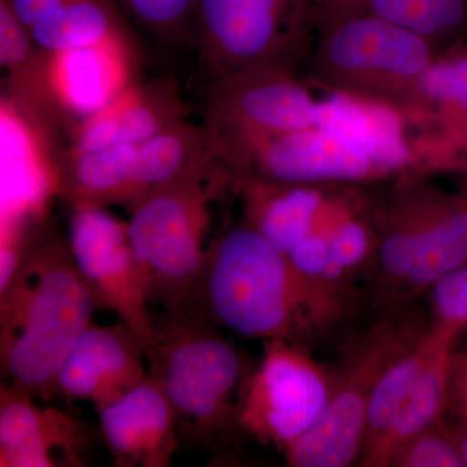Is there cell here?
Listing matches in <instances>:
<instances>
[{"label":"cell","instance_id":"cell-1","mask_svg":"<svg viewBox=\"0 0 467 467\" xmlns=\"http://www.w3.org/2000/svg\"><path fill=\"white\" fill-rule=\"evenodd\" d=\"M98 308L69 242L36 233L0 290V364L7 383L50 400L57 377Z\"/></svg>","mask_w":467,"mask_h":467},{"label":"cell","instance_id":"cell-2","mask_svg":"<svg viewBox=\"0 0 467 467\" xmlns=\"http://www.w3.org/2000/svg\"><path fill=\"white\" fill-rule=\"evenodd\" d=\"M186 312L263 342L297 343L327 326L287 256L244 221L207 245Z\"/></svg>","mask_w":467,"mask_h":467},{"label":"cell","instance_id":"cell-3","mask_svg":"<svg viewBox=\"0 0 467 467\" xmlns=\"http://www.w3.org/2000/svg\"><path fill=\"white\" fill-rule=\"evenodd\" d=\"M144 353L149 377L173 408L181 447L214 450L241 430L239 409L254 370L216 325L196 313L162 310Z\"/></svg>","mask_w":467,"mask_h":467},{"label":"cell","instance_id":"cell-4","mask_svg":"<svg viewBox=\"0 0 467 467\" xmlns=\"http://www.w3.org/2000/svg\"><path fill=\"white\" fill-rule=\"evenodd\" d=\"M310 75L334 94L373 101L416 119L436 42L364 11L317 29Z\"/></svg>","mask_w":467,"mask_h":467},{"label":"cell","instance_id":"cell-5","mask_svg":"<svg viewBox=\"0 0 467 467\" xmlns=\"http://www.w3.org/2000/svg\"><path fill=\"white\" fill-rule=\"evenodd\" d=\"M232 183L216 158L147 193L130 209L129 236L150 301L186 312L204 264L209 205Z\"/></svg>","mask_w":467,"mask_h":467},{"label":"cell","instance_id":"cell-6","mask_svg":"<svg viewBox=\"0 0 467 467\" xmlns=\"http://www.w3.org/2000/svg\"><path fill=\"white\" fill-rule=\"evenodd\" d=\"M426 331L402 316H389L374 326L333 376L330 400L321 418L284 451L288 465L347 467L358 462L374 389L387 368Z\"/></svg>","mask_w":467,"mask_h":467},{"label":"cell","instance_id":"cell-7","mask_svg":"<svg viewBox=\"0 0 467 467\" xmlns=\"http://www.w3.org/2000/svg\"><path fill=\"white\" fill-rule=\"evenodd\" d=\"M202 126L218 164L265 138L317 125L319 103L295 73H205Z\"/></svg>","mask_w":467,"mask_h":467},{"label":"cell","instance_id":"cell-8","mask_svg":"<svg viewBox=\"0 0 467 467\" xmlns=\"http://www.w3.org/2000/svg\"><path fill=\"white\" fill-rule=\"evenodd\" d=\"M239 409V427L257 441L285 451L321 418L333 389V374L296 342H264Z\"/></svg>","mask_w":467,"mask_h":467},{"label":"cell","instance_id":"cell-9","mask_svg":"<svg viewBox=\"0 0 467 467\" xmlns=\"http://www.w3.org/2000/svg\"><path fill=\"white\" fill-rule=\"evenodd\" d=\"M232 183L267 182L358 186L400 180L389 164L361 144L315 125L265 138L226 160Z\"/></svg>","mask_w":467,"mask_h":467},{"label":"cell","instance_id":"cell-10","mask_svg":"<svg viewBox=\"0 0 467 467\" xmlns=\"http://www.w3.org/2000/svg\"><path fill=\"white\" fill-rule=\"evenodd\" d=\"M72 211L67 242L98 308L113 310L146 344L153 328L149 285L131 247L128 223L106 208Z\"/></svg>","mask_w":467,"mask_h":467},{"label":"cell","instance_id":"cell-11","mask_svg":"<svg viewBox=\"0 0 467 467\" xmlns=\"http://www.w3.org/2000/svg\"><path fill=\"white\" fill-rule=\"evenodd\" d=\"M196 45L205 73H295L306 51L266 0H198Z\"/></svg>","mask_w":467,"mask_h":467},{"label":"cell","instance_id":"cell-12","mask_svg":"<svg viewBox=\"0 0 467 467\" xmlns=\"http://www.w3.org/2000/svg\"><path fill=\"white\" fill-rule=\"evenodd\" d=\"M416 242V260L404 284L414 296L467 264V198L444 192L423 174L400 178L383 202Z\"/></svg>","mask_w":467,"mask_h":467},{"label":"cell","instance_id":"cell-13","mask_svg":"<svg viewBox=\"0 0 467 467\" xmlns=\"http://www.w3.org/2000/svg\"><path fill=\"white\" fill-rule=\"evenodd\" d=\"M100 430L60 409L41 407L7 382L0 387V466L88 465Z\"/></svg>","mask_w":467,"mask_h":467},{"label":"cell","instance_id":"cell-14","mask_svg":"<svg viewBox=\"0 0 467 467\" xmlns=\"http://www.w3.org/2000/svg\"><path fill=\"white\" fill-rule=\"evenodd\" d=\"M149 378L144 344L124 322L90 325L57 377V393L90 401L98 411L124 398Z\"/></svg>","mask_w":467,"mask_h":467},{"label":"cell","instance_id":"cell-15","mask_svg":"<svg viewBox=\"0 0 467 467\" xmlns=\"http://www.w3.org/2000/svg\"><path fill=\"white\" fill-rule=\"evenodd\" d=\"M190 109L174 79L159 77L131 84L106 107L77 125L67 150L140 146L187 119Z\"/></svg>","mask_w":467,"mask_h":467},{"label":"cell","instance_id":"cell-16","mask_svg":"<svg viewBox=\"0 0 467 467\" xmlns=\"http://www.w3.org/2000/svg\"><path fill=\"white\" fill-rule=\"evenodd\" d=\"M100 436L119 467H167L181 448L171 402L147 378L99 411Z\"/></svg>","mask_w":467,"mask_h":467},{"label":"cell","instance_id":"cell-17","mask_svg":"<svg viewBox=\"0 0 467 467\" xmlns=\"http://www.w3.org/2000/svg\"><path fill=\"white\" fill-rule=\"evenodd\" d=\"M0 64L14 109L46 137L66 126L73 135L77 124L58 97L51 55L34 42L7 0H0Z\"/></svg>","mask_w":467,"mask_h":467},{"label":"cell","instance_id":"cell-18","mask_svg":"<svg viewBox=\"0 0 467 467\" xmlns=\"http://www.w3.org/2000/svg\"><path fill=\"white\" fill-rule=\"evenodd\" d=\"M418 121L432 126L427 143L430 171H462L467 156V47L436 55L420 91Z\"/></svg>","mask_w":467,"mask_h":467},{"label":"cell","instance_id":"cell-19","mask_svg":"<svg viewBox=\"0 0 467 467\" xmlns=\"http://www.w3.org/2000/svg\"><path fill=\"white\" fill-rule=\"evenodd\" d=\"M138 146L61 150L51 165L55 192L76 208L124 205L135 201Z\"/></svg>","mask_w":467,"mask_h":467},{"label":"cell","instance_id":"cell-20","mask_svg":"<svg viewBox=\"0 0 467 467\" xmlns=\"http://www.w3.org/2000/svg\"><path fill=\"white\" fill-rule=\"evenodd\" d=\"M243 221L287 254L312 232L333 186L242 180Z\"/></svg>","mask_w":467,"mask_h":467},{"label":"cell","instance_id":"cell-21","mask_svg":"<svg viewBox=\"0 0 467 467\" xmlns=\"http://www.w3.org/2000/svg\"><path fill=\"white\" fill-rule=\"evenodd\" d=\"M50 55L58 97L73 119L94 115L133 84L131 48L101 46Z\"/></svg>","mask_w":467,"mask_h":467},{"label":"cell","instance_id":"cell-22","mask_svg":"<svg viewBox=\"0 0 467 467\" xmlns=\"http://www.w3.org/2000/svg\"><path fill=\"white\" fill-rule=\"evenodd\" d=\"M29 32L34 42L50 54L101 46L135 50L117 0H67Z\"/></svg>","mask_w":467,"mask_h":467},{"label":"cell","instance_id":"cell-23","mask_svg":"<svg viewBox=\"0 0 467 467\" xmlns=\"http://www.w3.org/2000/svg\"><path fill=\"white\" fill-rule=\"evenodd\" d=\"M454 343L445 344L436 353L420 378L410 399L392 425L359 459L365 467H389L396 451L429 427L444 420L451 408V368Z\"/></svg>","mask_w":467,"mask_h":467},{"label":"cell","instance_id":"cell-24","mask_svg":"<svg viewBox=\"0 0 467 467\" xmlns=\"http://www.w3.org/2000/svg\"><path fill=\"white\" fill-rule=\"evenodd\" d=\"M456 340L454 335L431 326L408 352L387 368L374 389L368 404L367 435L362 454L386 434L410 399L436 353L445 344L456 343Z\"/></svg>","mask_w":467,"mask_h":467},{"label":"cell","instance_id":"cell-25","mask_svg":"<svg viewBox=\"0 0 467 467\" xmlns=\"http://www.w3.org/2000/svg\"><path fill=\"white\" fill-rule=\"evenodd\" d=\"M213 158L208 131L202 124H195L189 119L178 122L140 144L133 207L156 187L171 182Z\"/></svg>","mask_w":467,"mask_h":467},{"label":"cell","instance_id":"cell-26","mask_svg":"<svg viewBox=\"0 0 467 467\" xmlns=\"http://www.w3.org/2000/svg\"><path fill=\"white\" fill-rule=\"evenodd\" d=\"M365 8L434 42L451 38L467 24V0H365Z\"/></svg>","mask_w":467,"mask_h":467},{"label":"cell","instance_id":"cell-27","mask_svg":"<svg viewBox=\"0 0 467 467\" xmlns=\"http://www.w3.org/2000/svg\"><path fill=\"white\" fill-rule=\"evenodd\" d=\"M138 26L171 46L196 45L198 0H117Z\"/></svg>","mask_w":467,"mask_h":467},{"label":"cell","instance_id":"cell-28","mask_svg":"<svg viewBox=\"0 0 467 467\" xmlns=\"http://www.w3.org/2000/svg\"><path fill=\"white\" fill-rule=\"evenodd\" d=\"M392 467H465L457 429L441 423L411 438L393 454Z\"/></svg>","mask_w":467,"mask_h":467},{"label":"cell","instance_id":"cell-29","mask_svg":"<svg viewBox=\"0 0 467 467\" xmlns=\"http://www.w3.org/2000/svg\"><path fill=\"white\" fill-rule=\"evenodd\" d=\"M430 290L432 326L459 337L467 328V264L442 276Z\"/></svg>","mask_w":467,"mask_h":467},{"label":"cell","instance_id":"cell-30","mask_svg":"<svg viewBox=\"0 0 467 467\" xmlns=\"http://www.w3.org/2000/svg\"><path fill=\"white\" fill-rule=\"evenodd\" d=\"M275 9L285 29L308 47L310 34L317 32V9L315 0H266Z\"/></svg>","mask_w":467,"mask_h":467},{"label":"cell","instance_id":"cell-31","mask_svg":"<svg viewBox=\"0 0 467 467\" xmlns=\"http://www.w3.org/2000/svg\"><path fill=\"white\" fill-rule=\"evenodd\" d=\"M451 408L467 425V352H454L451 368Z\"/></svg>","mask_w":467,"mask_h":467},{"label":"cell","instance_id":"cell-32","mask_svg":"<svg viewBox=\"0 0 467 467\" xmlns=\"http://www.w3.org/2000/svg\"><path fill=\"white\" fill-rule=\"evenodd\" d=\"M15 16L30 29L42 17L50 14L67 0H7Z\"/></svg>","mask_w":467,"mask_h":467},{"label":"cell","instance_id":"cell-33","mask_svg":"<svg viewBox=\"0 0 467 467\" xmlns=\"http://www.w3.org/2000/svg\"><path fill=\"white\" fill-rule=\"evenodd\" d=\"M315 3L317 9V29L337 18L367 11L365 0H315Z\"/></svg>","mask_w":467,"mask_h":467},{"label":"cell","instance_id":"cell-34","mask_svg":"<svg viewBox=\"0 0 467 467\" xmlns=\"http://www.w3.org/2000/svg\"><path fill=\"white\" fill-rule=\"evenodd\" d=\"M457 432H459L461 454H462L463 463L467 467V425L461 423Z\"/></svg>","mask_w":467,"mask_h":467},{"label":"cell","instance_id":"cell-35","mask_svg":"<svg viewBox=\"0 0 467 467\" xmlns=\"http://www.w3.org/2000/svg\"><path fill=\"white\" fill-rule=\"evenodd\" d=\"M461 173L463 174V177H465V181H467V156L465 158V161H463L462 171H461Z\"/></svg>","mask_w":467,"mask_h":467},{"label":"cell","instance_id":"cell-36","mask_svg":"<svg viewBox=\"0 0 467 467\" xmlns=\"http://www.w3.org/2000/svg\"><path fill=\"white\" fill-rule=\"evenodd\" d=\"M462 193H463V195H465V196H466V198H467V181H465V190H463V192H462Z\"/></svg>","mask_w":467,"mask_h":467}]
</instances>
